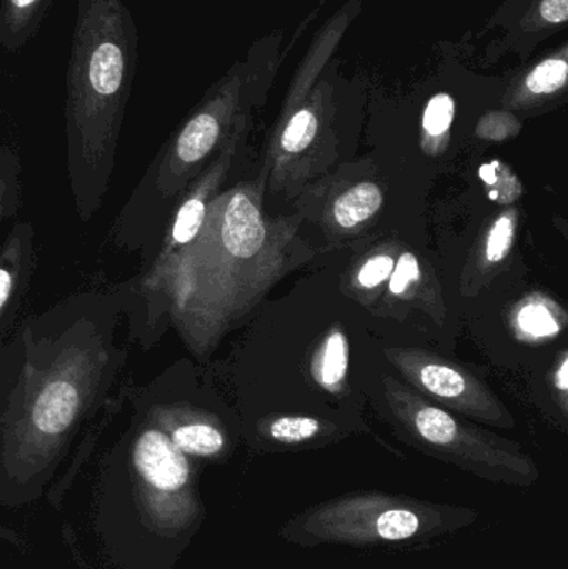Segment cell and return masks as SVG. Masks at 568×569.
<instances>
[{"instance_id": "5", "label": "cell", "mask_w": 568, "mask_h": 569, "mask_svg": "<svg viewBox=\"0 0 568 569\" xmlns=\"http://www.w3.org/2000/svg\"><path fill=\"white\" fill-rule=\"evenodd\" d=\"M386 395L400 437L422 453L497 485L530 488L539 481V467L519 443L462 423L397 381H386Z\"/></svg>"}, {"instance_id": "8", "label": "cell", "mask_w": 568, "mask_h": 569, "mask_svg": "<svg viewBox=\"0 0 568 569\" xmlns=\"http://www.w3.org/2000/svg\"><path fill=\"white\" fill-rule=\"evenodd\" d=\"M36 266V230L30 222H17L0 249V333L19 313Z\"/></svg>"}, {"instance_id": "15", "label": "cell", "mask_w": 568, "mask_h": 569, "mask_svg": "<svg viewBox=\"0 0 568 569\" xmlns=\"http://www.w3.org/2000/svg\"><path fill=\"white\" fill-rule=\"evenodd\" d=\"M20 206V163L0 149V229L17 216Z\"/></svg>"}, {"instance_id": "7", "label": "cell", "mask_w": 568, "mask_h": 569, "mask_svg": "<svg viewBox=\"0 0 568 569\" xmlns=\"http://www.w3.org/2000/svg\"><path fill=\"white\" fill-rule=\"evenodd\" d=\"M387 357L410 381L447 407L494 427H514V418L502 403L479 380L454 365L413 350H389Z\"/></svg>"}, {"instance_id": "9", "label": "cell", "mask_w": 568, "mask_h": 569, "mask_svg": "<svg viewBox=\"0 0 568 569\" xmlns=\"http://www.w3.org/2000/svg\"><path fill=\"white\" fill-rule=\"evenodd\" d=\"M336 431V425L327 427L319 418L283 415L259 427L257 437L270 448H306L323 438L333 437Z\"/></svg>"}, {"instance_id": "10", "label": "cell", "mask_w": 568, "mask_h": 569, "mask_svg": "<svg viewBox=\"0 0 568 569\" xmlns=\"http://www.w3.org/2000/svg\"><path fill=\"white\" fill-rule=\"evenodd\" d=\"M163 431L172 440V443L189 458L212 460V458L222 457L229 450V435L219 420L173 425Z\"/></svg>"}, {"instance_id": "16", "label": "cell", "mask_w": 568, "mask_h": 569, "mask_svg": "<svg viewBox=\"0 0 568 569\" xmlns=\"http://www.w3.org/2000/svg\"><path fill=\"white\" fill-rule=\"evenodd\" d=\"M317 130H319V119L313 110H299L283 129L280 146L287 153L302 152L316 139Z\"/></svg>"}, {"instance_id": "25", "label": "cell", "mask_w": 568, "mask_h": 569, "mask_svg": "<svg viewBox=\"0 0 568 569\" xmlns=\"http://www.w3.org/2000/svg\"><path fill=\"white\" fill-rule=\"evenodd\" d=\"M556 385L560 391H564V393H566V391L568 390V361H567V358H566V360L562 361V365H560L559 371H557Z\"/></svg>"}, {"instance_id": "12", "label": "cell", "mask_w": 568, "mask_h": 569, "mask_svg": "<svg viewBox=\"0 0 568 569\" xmlns=\"http://www.w3.org/2000/svg\"><path fill=\"white\" fill-rule=\"evenodd\" d=\"M349 370V343L346 335L333 330L313 358L312 373L326 390H337Z\"/></svg>"}, {"instance_id": "14", "label": "cell", "mask_w": 568, "mask_h": 569, "mask_svg": "<svg viewBox=\"0 0 568 569\" xmlns=\"http://www.w3.org/2000/svg\"><path fill=\"white\" fill-rule=\"evenodd\" d=\"M566 57H550L534 67L527 76L526 90L534 97L554 96L567 86Z\"/></svg>"}, {"instance_id": "24", "label": "cell", "mask_w": 568, "mask_h": 569, "mask_svg": "<svg viewBox=\"0 0 568 569\" xmlns=\"http://www.w3.org/2000/svg\"><path fill=\"white\" fill-rule=\"evenodd\" d=\"M540 16L550 26H566L568 19L567 0H542Z\"/></svg>"}, {"instance_id": "17", "label": "cell", "mask_w": 568, "mask_h": 569, "mask_svg": "<svg viewBox=\"0 0 568 569\" xmlns=\"http://www.w3.org/2000/svg\"><path fill=\"white\" fill-rule=\"evenodd\" d=\"M517 210L502 213L490 227L486 240V260L489 263H500L507 259L516 239Z\"/></svg>"}, {"instance_id": "3", "label": "cell", "mask_w": 568, "mask_h": 569, "mask_svg": "<svg viewBox=\"0 0 568 569\" xmlns=\"http://www.w3.org/2000/svg\"><path fill=\"white\" fill-rule=\"evenodd\" d=\"M130 26L122 0H80L67 76V177L82 222L112 182L132 80Z\"/></svg>"}, {"instance_id": "22", "label": "cell", "mask_w": 568, "mask_h": 569, "mask_svg": "<svg viewBox=\"0 0 568 569\" xmlns=\"http://www.w3.org/2000/svg\"><path fill=\"white\" fill-rule=\"evenodd\" d=\"M393 267H396V262H393L392 257H373V259L367 260V262L363 263L362 269L359 270L357 282H359L360 287L363 288L379 287V284H382L386 280L390 279V276H392L393 272Z\"/></svg>"}, {"instance_id": "6", "label": "cell", "mask_w": 568, "mask_h": 569, "mask_svg": "<svg viewBox=\"0 0 568 569\" xmlns=\"http://www.w3.org/2000/svg\"><path fill=\"white\" fill-rule=\"evenodd\" d=\"M132 408L136 415L127 437L130 465L143 488L156 500L162 501L167 523L187 527L196 521L199 513L189 457L172 443L162 428L157 427L139 408L133 405Z\"/></svg>"}, {"instance_id": "20", "label": "cell", "mask_w": 568, "mask_h": 569, "mask_svg": "<svg viewBox=\"0 0 568 569\" xmlns=\"http://www.w3.org/2000/svg\"><path fill=\"white\" fill-rule=\"evenodd\" d=\"M480 177H482L484 183H486L487 190H489L490 199L504 203H512L514 200L519 199V190L506 187V182L516 179V177L510 176L509 170H507L502 163H486V166L480 169Z\"/></svg>"}, {"instance_id": "23", "label": "cell", "mask_w": 568, "mask_h": 569, "mask_svg": "<svg viewBox=\"0 0 568 569\" xmlns=\"http://www.w3.org/2000/svg\"><path fill=\"white\" fill-rule=\"evenodd\" d=\"M517 126L519 123L516 122L514 117L492 113L480 122L479 133L490 140H504L517 133V129H519Z\"/></svg>"}, {"instance_id": "11", "label": "cell", "mask_w": 568, "mask_h": 569, "mask_svg": "<svg viewBox=\"0 0 568 569\" xmlns=\"http://www.w3.org/2000/svg\"><path fill=\"white\" fill-rule=\"evenodd\" d=\"M382 190L376 183H359L336 200L333 219L342 229H356L360 223L372 219L382 209Z\"/></svg>"}, {"instance_id": "19", "label": "cell", "mask_w": 568, "mask_h": 569, "mask_svg": "<svg viewBox=\"0 0 568 569\" xmlns=\"http://www.w3.org/2000/svg\"><path fill=\"white\" fill-rule=\"evenodd\" d=\"M47 0H6L2 9V22L10 36L17 37L32 26L42 12Z\"/></svg>"}, {"instance_id": "1", "label": "cell", "mask_w": 568, "mask_h": 569, "mask_svg": "<svg viewBox=\"0 0 568 569\" xmlns=\"http://www.w3.org/2000/svg\"><path fill=\"white\" fill-rule=\"evenodd\" d=\"M130 280L69 295L26 318L0 345V455L17 463L52 458L109 407L132 345Z\"/></svg>"}, {"instance_id": "21", "label": "cell", "mask_w": 568, "mask_h": 569, "mask_svg": "<svg viewBox=\"0 0 568 569\" xmlns=\"http://www.w3.org/2000/svg\"><path fill=\"white\" fill-rule=\"evenodd\" d=\"M420 279L419 260L413 253H403L397 266L393 267L392 276H390L389 290L390 293L403 295L409 290L410 284Z\"/></svg>"}, {"instance_id": "13", "label": "cell", "mask_w": 568, "mask_h": 569, "mask_svg": "<svg viewBox=\"0 0 568 569\" xmlns=\"http://www.w3.org/2000/svg\"><path fill=\"white\" fill-rule=\"evenodd\" d=\"M556 305L546 298H530L517 311V327L530 338H550L562 330Z\"/></svg>"}, {"instance_id": "4", "label": "cell", "mask_w": 568, "mask_h": 569, "mask_svg": "<svg viewBox=\"0 0 568 569\" xmlns=\"http://www.w3.org/2000/svg\"><path fill=\"white\" fill-rule=\"evenodd\" d=\"M477 520L479 513L469 507L359 490L310 505L279 528V538L303 548L423 550Z\"/></svg>"}, {"instance_id": "2", "label": "cell", "mask_w": 568, "mask_h": 569, "mask_svg": "<svg viewBox=\"0 0 568 569\" xmlns=\"http://www.w3.org/2000/svg\"><path fill=\"white\" fill-rule=\"evenodd\" d=\"M272 232L252 193H217L199 236L149 287H132V327L140 348H152L172 325L197 358L209 357L263 284L276 279L282 256Z\"/></svg>"}, {"instance_id": "18", "label": "cell", "mask_w": 568, "mask_h": 569, "mask_svg": "<svg viewBox=\"0 0 568 569\" xmlns=\"http://www.w3.org/2000/svg\"><path fill=\"white\" fill-rule=\"evenodd\" d=\"M454 116H456V106L454 99L447 93H437L427 103L423 112L422 127L427 139L439 140L449 133L452 127Z\"/></svg>"}]
</instances>
